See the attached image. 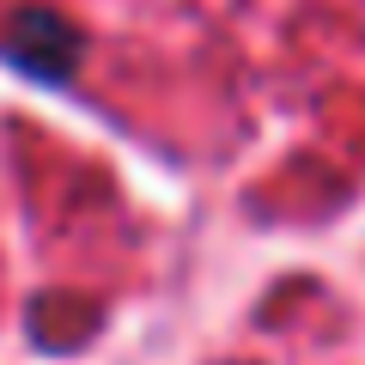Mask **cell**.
Wrapping results in <instances>:
<instances>
[{"mask_svg":"<svg viewBox=\"0 0 365 365\" xmlns=\"http://www.w3.org/2000/svg\"><path fill=\"white\" fill-rule=\"evenodd\" d=\"M79 55H86V37L55 6H25V13H13V25L0 31V61L19 67L25 79H43V86H67Z\"/></svg>","mask_w":365,"mask_h":365,"instance_id":"obj_1","label":"cell"}]
</instances>
